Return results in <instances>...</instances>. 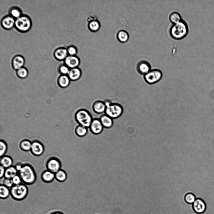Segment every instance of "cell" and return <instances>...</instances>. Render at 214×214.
Masks as SVG:
<instances>
[{
	"label": "cell",
	"instance_id": "obj_1",
	"mask_svg": "<svg viewBox=\"0 0 214 214\" xmlns=\"http://www.w3.org/2000/svg\"><path fill=\"white\" fill-rule=\"evenodd\" d=\"M188 24L183 19L178 23L172 24L169 31L171 37L177 40L185 38L188 34Z\"/></svg>",
	"mask_w": 214,
	"mask_h": 214
},
{
	"label": "cell",
	"instance_id": "obj_2",
	"mask_svg": "<svg viewBox=\"0 0 214 214\" xmlns=\"http://www.w3.org/2000/svg\"><path fill=\"white\" fill-rule=\"evenodd\" d=\"M18 174L20 177L22 183L26 185H32L36 180L35 171L32 166L29 164H22Z\"/></svg>",
	"mask_w": 214,
	"mask_h": 214
},
{
	"label": "cell",
	"instance_id": "obj_3",
	"mask_svg": "<svg viewBox=\"0 0 214 214\" xmlns=\"http://www.w3.org/2000/svg\"><path fill=\"white\" fill-rule=\"evenodd\" d=\"M10 195L14 200L21 201L24 199L28 193V189L26 185L22 183L18 185H13L10 188Z\"/></svg>",
	"mask_w": 214,
	"mask_h": 214
},
{
	"label": "cell",
	"instance_id": "obj_4",
	"mask_svg": "<svg viewBox=\"0 0 214 214\" xmlns=\"http://www.w3.org/2000/svg\"><path fill=\"white\" fill-rule=\"evenodd\" d=\"M75 119L79 125L89 128L93 120L90 112L85 109H80L75 114Z\"/></svg>",
	"mask_w": 214,
	"mask_h": 214
},
{
	"label": "cell",
	"instance_id": "obj_5",
	"mask_svg": "<svg viewBox=\"0 0 214 214\" xmlns=\"http://www.w3.org/2000/svg\"><path fill=\"white\" fill-rule=\"evenodd\" d=\"M105 102L106 105L105 114L112 119L117 118L122 115L123 112V108L120 104L117 103H112L108 101Z\"/></svg>",
	"mask_w": 214,
	"mask_h": 214
},
{
	"label": "cell",
	"instance_id": "obj_6",
	"mask_svg": "<svg viewBox=\"0 0 214 214\" xmlns=\"http://www.w3.org/2000/svg\"><path fill=\"white\" fill-rule=\"evenodd\" d=\"M31 26V19L27 15L22 14L19 17L15 19L14 26L19 32H26L30 29Z\"/></svg>",
	"mask_w": 214,
	"mask_h": 214
},
{
	"label": "cell",
	"instance_id": "obj_7",
	"mask_svg": "<svg viewBox=\"0 0 214 214\" xmlns=\"http://www.w3.org/2000/svg\"><path fill=\"white\" fill-rule=\"evenodd\" d=\"M162 73L159 70H151L144 75V79L146 83L149 84H153L159 81L162 77Z\"/></svg>",
	"mask_w": 214,
	"mask_h": 214
},
{
	"label": "cell",
	"instance_id": "obj_8",
	"mask_svg": "<svg viewBox=\"0 0 214 214\" xmlns=\"http://www.w3.org/2000/svg\"><path fill=\"white\" fill-rule=\"evenodd\" d=\"M61 166L60 160L55 157H52L49 159L46 163L47 170L54 173L61 169Z\"/></svg>",
	"mask_w": 214,
	"mask_h": 214
},
{
	"label": "cell",
	"instance_id": "obj_9",
	"mask_svg": "<svg viewBox=\"0 0 214 214\" xmlns=\"http://www.w3.org/2000/svg\"><path fill=\"white\" fill-rule=\"evenodd\" d=\"M193 211L196 213L201 214L205 212L206 206L205 201L202 199L198 198L192 204Z\"/></svg>",
	"mask_w": 214,
	"mask_h": 214
},
{
	"label": "cell",
	"instance_id": "obj_10",
	"mask_svg": "<svg viewBox=\"0 0 214 214\" xmlns=\"http://www.w3.org/2000/svg\"><path fill=\"white\" fill-rule=\"evenodd\" d=\"M34 156H39L44 151V147L43 144L38 140H34L32 142V145L30 151Z\"/></svg>",
	"mask_w": 214,
	"mask_h": 214
},
{
	"label": "cell",
	"instance_id": "obj_11",
	"mask_svg": "<svg viewBox=\"0 0 214 214\" xmlns=\"http://www.w3.org/2000/svg\"><path fill=\"white\" fill-rule=\"evenodd\" d=\"M91 132L95 134L100 133L104 128L99 119H93L89 128Z\"/></svg>",
	"mask_w": 214,
	"mask_h": 214
},
{
	"label": "cell",
	"instance_id": "obj_12",
	"mask_svg": "<svg viewBox=\"0 0 214 214\" xmlns=\"http://www.w3.org/2000/svg\"><path fill=\"white\" fill-rule=\"evenodd\" d=\"M15 21V19L9 15L2 18L1 21V24L4 29L9 30L14 26Z\"/></svg>",
	"mask_w": 214,
	"mask_h": 214
},
{
	"label": "cell",
	"instance_id": "obj_13",
	"mask_svg": "<svg viewBox=\"0 0 214 214\" xmlns=\"http://www.w3.org/2000/svg\"><path fill=\"white\" fill-rule=\"evenodd\" d=\"M150 64L146 60L140 61L137 64V70L140 74L144 75L151 70Z\"/></svg>",
	"mask_w": 214,
	"mask_h": 214
},
{
	"label": "cell",
	"instance_id": "obj_14",
	"mask_svg": "<svg viewBox=\"0 0 214 214\" xmlns=\"http://www.w3.org/2000/svg\"><path fill=\"white\" fill-rule=\"evenodd\" d=\"M24 63L25 60L23 57L19 55L15 56L12 60V67L16 70L23 67Z\"/></svg>",
	"mask_w": 214,
	"mask_h": 214
},
{
	"label": "cell",
	"instance_id": "obj_15",
	"mask_svg": "<svg viewBox=\"0 0 214 214\" xmlns=\"http://www.w3.org/2000/svg\"><path fill=\"white\" fill-rule=\"evenodd\" d=\"M65 64L69 68L77 67L80 61L79 59L75 56L68 55L64 60Z\"/></svg>",
	"mask_w": 214,
	"mask_h": 214
},
{
	"label": "cell",
	"instance_id": "obj_16",
	"mask_svg": "<svg viewBox=\"0 0 214 214\" xmlns=\"http://www.w3.org/2000/svg\"><path fill=\"white\" fill-rule=\"evenodd\" d=\"M93 111L96 113L101 114L105 112L106 105L105 102L97 101L94 103L92 105Z\"/></svg>",
	"mask_w": 214,
	"mask_h": 214
},
{
	"label": "cell",
	"instance_id": "obj_17",
	"mask_svg": "<svg viewBox=\"0 0 214 214\" xmlns=\"http://www.w3.org/2000/svg\"><path fill=\"white\" fill-rule=\"evenodd\" d=\"M67 50L63 48H59L56 49L54 53L55 57L59 60H65L68 56Z\"/></svg>",
	"mask_w": 214,
	"mask_h": 214
},
{
	"label": "cell",
	"instance_id": "obj_18",
	"mask_svg": "<svg viewBox=\"0 0 214 214\" xmlns=\"http://www.w3.org/2000/svg\"><path fill=\"white\" fill-rule=\"evenodd\" d=\"M81 75V70L78 67L70 69L67 75L70 81H75L79 80Z\"/></svg>",
	"mask_w": 214,
	"mask_h": 214
},
{
	"label": "cell",
	"instance_id": "obj_19",
	"mask_svg": "<svg viewBox=\"0 0 214 214\" xmlns=\"http://www.w3.org/2000/svg\"><path fill=\"white\" fill-rule=\"evenodd\" d=\"M99 119L104 128H110L113 125V119L105 114L102 115Z\"/></svg>",
	"mask_w": 214,
	"mask_h": 214
},
{
	"label": "cell",
	"instance_id": "obj_20",
	"mask_svg": "<svg viewBox=\"0 0 214 214\" xmlns=\"http://www.w3.org/2000/svg\"><path fill=\"white\" fill-rule=\"evenodd\" d=\"M41 178L44 182H51L55 178V174L48 170H44L41 174Z\"/></svg>",
	"mask_w": 214,
	"mask_h": 214
},
{
	"label": "cell",
	"instance_id": "obj_21",
	"mask_svg": "<svg viewBox=\"0 0 214 214\" xmlns=\"http://www.w3.org/2000/svg\"><path fill=\"white\" fill-rule=\"evenodd\" d=\"M70 81V80L67 75H61L58 78L57 83L60 87L65 88L69 86Z\"/></svg>",
	"mask_w": 214,
	"mask_h": 214
},
{
	"label": "cell",
	"instance_id": "obj_22",
	"mask_svg": "<svg viewBox=\"0 0 214 214\" xmlns=\"http://www.w3.org/2000/svg\"><path fill=\"white\" fill-rule=\"evenodd\" d=\"M0 161L1 165L5 169L12 166L13 163L12 158L8 155H5L1 157Z\"/></svg>",
	"mask_w": 214,
	"mask_h": 214
},
{
	"label": "cell",
	"instance_id": "obj_23",
	"mask_svg": "<svg viewBox=\"0 0 214 214\" xmlns=\"http://www.w3.org/2000/svg\"><path fill=\"white\" fill-rule=\"evenodd\" d=\"M18 174V171L15 166L12 165L6 169L4 177L6 178L12 179Z\"/></svg>",
	"mask_w": 214,
	"mask_h": 214
},
{
	"label": "cell",
	"instance_id": "obj_24",
	"mask_svg": "<svg viewBox=\"0 0 214 214\" xmlns=\"http://www.w3.org/2000/svg\"><path fill=\"white\" fill-rule=\"evenodd\" d=\"M182 19L180 13L176 11L172 12L169 16V20L172 24L179 22Z\"/></svg>",
	"mask_w": 214,
	"mask_h": 214
},
{
	"label": "cell",
	"instance_id": "obj_25",
	"mask_svg": "<svg viewBox=\"0 0 214 214\" xmlns=\"http://www.w3.org/2000/svg\"><path fill=\"white\" fill-rule=\"evenodd\" d=\"M32 145V142L27 139L22 140L19 144L20 148L24 151H30Z\"/></svg>",
	"mask_w": 214,
	"mask_h": 214
},
{
	"label": "cell",
	"instance_id": "obj_26",
	"mask_svg": "<svg viewBox=\"0 0 214 214\" xmlns=\"http://www.w3.org/2000/svg\"><path fill=\"white\" fill-rule=\"evenodd\" d=\"M55 174V178L60 182L65 181L67 179V174L63 170L60 169Z\"/></svg>",
	"mask_w": 214,
	"mask_h": 214
},
{
	"label": "cell",
	"instance_id": "obj_27",
	"mask_svg": "<svg viewBox=\"0 0 214 214\" xmlns=\"http://www.w3.org/2000/svg\"><path fill=\"white\" fill-rule=\"evenodd\" d=\"M9 188L3 185H1L0 186V197L1 199H5L7 198L10 195Z\"/></svg>",
	"mask_w": 214,
	"mask_h": 214
},
{
	"label": "cell",
	"instance_id": "obj_28",
	"mask_svg": "<svg viewBox=\"0 0 214 214\" xmlns=\"http://www.w3.org/2000/svg\"><path fill=\"white\" fill-rule=\"evenodd\" d=\"M75 132L77 136L82 137L86 135L87 134V128L79 125L76 127Z\"/></svg>",
	"mask_w": 214,
	"mask_h": 214
},
{
	"label": "cell",
	"instance_id": "obj_29",
	"mask_svg": "<svg viewBox=\"0 0 214 214\" xmlns=\"http://www.w3.org/2000/svg\"><path fill=\"white\" fill-rule=\"evenodd\" d=\"M16 74L17 76L19 78L24 79L28 76V72L26 68L23 67L17 70Z\"/></svg>",
	"mask_w": 214,
	"mask_h": 214
},
{
	"label": "cell",
	"instance_id": "obj_30",
	"mask_svg": "<svg viewBox=\"0 0 214 214\" xmlns=\"http://www.w3.org/2000/svg\"><path fill=\"white\" fill-rule=\"evenodd\" d=\"M10 15L15 19L19 17L22 15L20 9L17 7L11 8L9 11Z\"/></svg>",
	"mask_w": 214,
	"mask_h": 214
},
{
	"label": "cell",
	"instance_id": "obj_31",
	"mask_svg": "<svg viewBox=\"0 0 214 214\" xmlns=\"http://www.w3.org/2000/svg\"><path fill=\"white\" fill-rule=\"evenodd\" d=\"M196 199V198L194 194L191 193L186 194L184 197V200L187 203L190 204H192Z\"/></svg>",
	"mask_w": 214,
	"mask_h": 214
},
{
	"label": "cell",
	"instance_id": "obj_32",
	"mask_svg": "<svg viewBox=\"0 0 214 214\" xmlns=\"http://www.w3.org/2000/svg\"><path fill=\"white\" fill-rule=\"evenodd\" d=\"M0 156L1 157L5 155L8 149V146L6 143L3 139L0 140Z\"/></svg>",
	"mask_w": 214,
	"mask_h": 214
},
{
	"label": "cell",
	"instance_id": "obj_33",
	"mask_svg": "<svg viewBox=\"0 0 214 214\" xmlns=\"http://www.w3.org/2000/svg\"><path fill=\"white\" fill-rule=\"evenodd\" d=\"M118 39L122 42H125L127 41L129 38L128 33L124 31H120L117 35Z\"/></svg>",
	"mask_w": 214,
	"mask_h": 214
},
{
	"label": "cell",
	"instance_id": "obj_34",
	"mask_svg": "<svg viewBox=\"0 0 214 214\" xmlns=\"http://www.w3.org/2000/svg\"><path fill=\"white\" fill-rule=\"evenodd\" d=\"M89 27L91 30L96 31L99 29L100 25L97 21H93L89 23Z\"/></svg>",
	"mask_w": 214,
	"mask_h": 214
},
{
	"label": "cell",
	"instance_id": "obj_35",
	"mask_svg": "<svg viewBox=\"0 0 214 214\" xmlns=\"http://www.w3.org/2000/svg\"><path fill=\"white\" fill-rule=\"evenodd\" d=\"M70 70L69 68L65 65L60 66L59 69L60 73L63 75H67Z\"/></svg>",
	"mask_w": 214,
	"mask_h": 214
},
{
	"label": "cell",
	"instance_id": "obj_36",
	"mask_svg": "<svg viewBox=\"0 0 214 214\" xmlns=\"http://www.w3.org/2000/svg\"><path fill=\"white\" fill-rule=\"evenodd\" d=\"M8 188H11L14 185L11 179L4 177L3 180V184Z\"/></svg>",
	"mask_w": 214,
	"mask_h": 214
},
{
	"label": "cell",
	"instance_id": "obj_37",
	"mask_svg": "<svg viewBox=\"0 0 214 214\" xmlns=\"http://www.w3.org/2000/svg\"><path fill=\"white\" fill-rule=\"evenodd\" d=\"M12 179L14 185H18L23 183L20 177L18 174L14 176Z\"/></svg>",
	"mask_w": 214,
	"mask_h": 214
},
{
	"label": "cell",
	"instance_id": "obj_38",
	"mask_svg": "<svg viewBox=\"0 0 214 214\" xmlns=\"http://www.w3.org/2000/svg\"><path fill=\"white\" fill-rule=\"evenodd\" d=\"M68 54L70 55L74 56L76 53V50L74 47L70 46L67 49Z\"/></svg>",
	"mask_w": 214,
	"mask_h": 214
},
{
	"label": "cell",
	"instance_id": "obj_39",
	"mask_svg": "<svg viewBox=\"0 0 214 214\" xmlns=\"http://www.w3.org/2000/svg\"><path fill=\"white\" fill-rule=\"evenodd\" d=\"M6 169L2 165L0 166V179L2 178L4 176Z\"/></svg>",
	"mask_w": 214,
	"mask_h": 214
},
{
	"label": "cell",
	"instance_id": "obj_40",
	"mask_svg": "<svg viewBox=\"0 0 214 214\" xmlns=\"http://www.w3.org/2000/svg\"><path fill=\"white\" fill-rule=\"evenodd\" d=\"M50 214H64L61 211H56L53 212Z\"/></svg>",
	"mask_w": 214,
	"mask_h": 214
}]
</instances>
